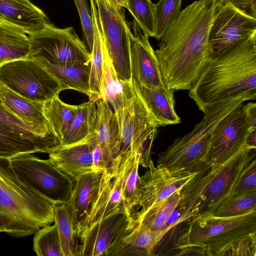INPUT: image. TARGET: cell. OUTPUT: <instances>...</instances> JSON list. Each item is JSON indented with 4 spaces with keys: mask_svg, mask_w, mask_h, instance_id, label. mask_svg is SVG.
<instances>
[{
    "mask_svg": "<svg viewBox=\"0 0 256 256\" xmlns=\"http://www.w3.org/2000/svg\"><path fill=\"white\" fill-rule=\"evenodd\" d=\"M215 0L187 6L160 40L155 51L164 86L190 90L209 60L208 37Z\"/></svg>",
    "mask_w": 256,
    "mask_h": 256,
    "instance_id": "1",
    "label": "cell"
},
{
    "mask_svg": "<svg viewBox=\"0 0 256 256\" xmlns=\"http://www.w3.org/2000/svg\"><path fill=\"white\" fill-rule=\"evenodd\" d=\"M203 113L219 102L256 98V34L210 60L189 90Z\"/></svg>",
    "mask_w": 256,
    "mask_h": 256,
    "instance_id": "2",
    "label": "cell"
},
{
    "mask_svg": "<svg viewBox=\"0 0 256 256\" xmlns=\"http://www.w3.org/2000/svg\"><path fill=\"white\" fill-rule=\"evenodd\" d=\"M256 150L244 145L221 164H204L180 190L179 203L174 212L176 226L213 215L220 203L229 196L246 164L256 157Z\"/></svg>",
    "mask_w": 256,
    "mask_h": 256,
    "instance_id": "3",
    "label": "cell"
},
{
    "mask_svg": "<svg viewBox=\"0 0 256 256\" xmlns=\"http://www.w3.org/2000/svg\"><path fill=\"white\" fill-rule=\"evenodd\" d=\"M54 205L18 178L10 158H0V232L34 234L54 222Z\"/></svg>",
    "mask_w": 256,
    "mask_h": 256,
    "instance_id": "4",
    "label": "cell"
},
{
    "mask_svg": "<svg viewBox=\"0 0 256 256\" xmlns=\"http://www.w3.org/2000/svg\"><path fill=\"white\" fill-rule=\"evenodd\" d=\"M242 98L219 102L208 108L202 120L158 154V164L173 170L196 171L205 164L213 132L228 114L244 103Z\"/></svg>",
    "mask_w": 256,
    "mask_h": 256,
    "instance_id": "5",
    "label": "cell"
},
{
    "mask_svg": "<svg viewBox=\"0 0 256 256\" xmlns=\"http://www.w3.org/2000/svg\"><path fill=\"white\" fill-rule=\"evenodd\" d=\"M122 82L123 102L115 114L120 130L121 154H139L140 164L148 168L158 126L132 82Z\"/></svg>",
    "mask_w": 256,
    "mask_h": 256,
    "instance_id": "6",
    "label": "cell"
},
{
    "mask_svg": "<svg viewBox=\"0 0 256 256\" xmlns=\"http://www.w3.org/2000/svg\"><path fill=\"white\" fill-rule=\"evenodd\" d=\"M186 223L176 248L194 246L204 248L209 256H216L228 244L256 232V210L232 217L196 218Z\"/></svg>",
    "mask_w": 256,
    "mask_h": 256,
    "instance_id": "7",
    "label": "cell"
},
{
    "mask_svg": "<svg viewBox=\"0 0 256 256\" xmlns=\"http://www.w3.org/2000/svg\"><path fill=\"white\" fill-rule=\"evenodd\" d=\"M0 82L30 100L44 102L66 88L36 60L22 58L0 66Z\"/></svg>",
    "mask_w": 256,
    "mask_h": 256,
    "instance_id": "8",
    "label": "cell"
},
{
    "mask_svg": "<svg viewBox=\"0 0 256 256\" xmlns=\"http://www.w3.org/2000/svg\"><path fill=\"white\" fill-rule=\"evenodd\" d=\"M32 154L10 158L18 178L26 185L54 204L67 203L76 180L59 170L48 160Z\"/></svg>",
    "mask_w": 256,
    "mask_h": 256,
    "instance_id": "9",
    "label": "cell"
},
{
    "mask_svg": "<svg viewBox=\"0 0 256 256\" xmlns=\"http://www.w3.org/2000/svg\"><path fill=\"white\" fill-rule=\"evenodd\" d=\"M256 34V17L232 0H215L208 37L209 60Z\"/></svg>",
    "mask_w": 256,
    "mask_h": 256,
    "instance_id": "10",
    "label": "cell"
},
{
    "mask_svg": "<svg viewBox=\"0 0 256 256\" xmlns=\"http://www.w3.org/2000/svg\"><path fill=\"white\" fill-rule=\"evenodd\" d=\"M28 34V58L51 63L90 62V52L72 27L60 28L48 23L41 30Z\"/></svg>",
    "mask_w": 256,
    "mask_h": 256,
    "instance_id": "11",
    "label": "cell"
},
{
    "mask_svg": "<svg viewBox=\"0 0 256 256\" xmlns=\"http://www.w3.org/2000/svg\"><path fill=\"white\" fill-rule=\"evenodd\" d=\"M103 42L118 78L131 82L130 38L122 8L110 0H94Z\"/></svg>",
    "mask_w": 256,
    "mask_h": 256,
    "instance_id": "12",
    "label": "cell"
},
{
    "mask_svg": "<svg viewBox=\"0 0 256 256\" xmlns=\"http://www.w3.org/2000/svg\"><path fill=\"white\" fill-rule=\"evenodd\" d=\"M148 168L140 176L139 199L134 212H144L182 190L199 170H173L160 164L155 166L152 160Z\"/></svg>",
    "mask_w": 256,
    "mask_h": 256,
    "instance_id": "13",
    "label": "cell"
},
{
    "mask_svg": "<svg viewBox=\"0 0 256 256\" xmlns=\"http://www.w3.org/2000/svg\"><path fill=\"white\" fill-rule=\"evenodd\" d=\"M248 132L242 103L215 128L205 164H221L234 156L245 145Z\"/></svg>",
    "mask_w": 256,
    "mask_h": 256,
    "instance_id": "14",
    "label": "cell"
},
{
    "mask_svg": "<svg viewBox=\"0 0 256 256\" xmlns=\"http://www.w3.org/2000/svg\"><path fill=\"white\" fill-rule=\"evenodd\" d=\"M120 176V163L111 171L102 172L98 193L86 217L77 226L78 238L94 224L113 214H128L121 192Z\"/></svg>",
    "mask_w": 256,
    "mask_h": 256,
    "instance_id": "15",
    "label": "cell"
},
{
    "mask_svg": "<svg viewBox=\"0 0 256 256\" xmlns=\"http://www.w3.org/2000/svg\"><path fill=\"white\" fill-rule=\"evenodd\" d=\"M130 218L126 213L118 212L94 224L80 236L78 256H107Z\"/></svg>",
    "mask_w": 256,
    "mask_h": 256,
    "instance_id": "16",
    "label": "cell"
},
{
    "mask_svg": "<svg viewBox=\"0 0 256 256\" xmlns=\"http://www.w3.org/2000/svg\"><path fill=\"white\" fill-rule=\"evenodd\" d=\"M132 79L150 88L165 86L155 51L149 36L142 32L134 35L128 30Z\"/></svg>",
    "mask_w": 256,
    "mask_h": 256,
    "instance_id": "17",
    "label": "cell"
},
{
    "mask_svg": "<svg viewBox=\"0 0 256 256\" xmlns=\"http://www.w3.org/2000/svg\"><path fill=\"white\" fill-rule=\"evenodd\" d=\"M0 100L8 111L32 128L38 134L61 143L44 115V102L26 99L0 82Z\"/></svg>",
    "mask_w": 256,
    "mask_h": 256,
    "instance_id": "18",
    "label": "cell"
},
{
    "mask_svg": "<svg viewBox=\"0 0 256 256\" xmlns=\"http://www.w3.org/2000/svg\"><path fill=\"white\" fill-rule=\"evenodd\" d=\"M96 105L95 133L106 166V170L111 171L119 166L122 157L118 124L116 114L102 100H96Z\"/></svg>",
    "mask_w": 256,
    "mask_h": 256,
    "instance_id": "19",
    "label": "cell"
},
{
    "mask_svg": "<svg viewBox=\"0 0 256 256\" xmlns=\"http://www.w3.org/2000/svg\"><path fill=\"white\" fill-rule=\"evenodd\" d=\"M93 134L75 144L60 145L48 154V159L59 170L75 180L82 174L94 172Z\"/></svg>",
    "mask_w": 256,
    "mask_h": 256,
    "instance_id": "20",
    "label": "cell"
},
{
    "mask_svg": "<svg viewBox=\"0 0 256 256\" xmlns=\"http://www.w3.org/2000/svg\"><path fill=\"white\" fill-rule=\"evenodd\" d=\"M162 240L160 235L130 220L108 256H151Z\"/></svg>",
    "mask_w": 256,
    "mask_h": 256,
    "instance_id": "21",
    "label": "cell"
},
{
    "mask_svg": "<svg viewBox=\"0 0 256 256\" xmlns=\"http://www.w3.org/2000/svg\"><path fill=\"white\" fill-rule=\"evenodd\" d=\"M131 82L158 126L180 122V118L175 110L174 90L166 86L158 88H148L138 84L132 79Z\"/></svg>",
    "mask_w": 256,
    "mask_h": 256,
    "instance_id": "22",
    "label": "cell"
},
{
    "mask_svg": "<svg viewBox=\"0 0 256 256\" xmlns=\"http://www.w3.org/2000/svg\"><path fill=\"white\" fill-rule=\"evenodd\" d=\"M0 16L28 34L39 31L50 23L44 12L29 0H0Z\"/></svg>",
    "mask_w": 256,
    "mask_h": 256,
    "instance_id": "23",
    "label": "cell"
},
{
    "mask_svg": "<svg viewBox=\"0 0 256 256\" xmlns=\"http://www.w3.org/2000/svg\"><path fill=\"white\" fill-rule=\"evenodd\" d=\"M34 60L55 76L66 90H76L90 98V62L51 63L42 60Z\"/></svg>",
    "mask_w": 256,
    "mask_h": 256,
    "instance_id": "24",
    "label": "cell"
},
{
    "mask_svg": "<svg viewBox=\"0 0 256 256\" xmlns=\"http://www.w3.org/2000/svg\"><path fill=\"white\" fill-rule=\"evenodd\" d=\"M28 34L20 26L0 19V66L28 58L30 53Z\"/></svg>",
    "mask_w": 256,
    "mask_h": 256,
    "instance_id": "25",
    "label": "cell"
},
{
    "mask_svg": "<svg viewBox=\"0 0 256 256\" xmlns=\"http://www.w3.org/2000/svg\"><path fill=\"white\" fill-rule=\"evenodd\" d=\"M102 174V172H88L76 180L68 203L72 208L76 226L86 217L98 193Z\"/></svg>",
    "mask_w": 256,
    "mask_h": 256,
    "instance_id": "26",
    "label": "cell"
},
{
    "mask_svg": "<svg viewBox=\"0 0 256 256\" xmlns=\"http://www.w3.org/2000/svg\"><path fill=\"white\" fill-rule=\"evenodd\" d=\"M180 190H177L144 212H134L131 214L130 220L142 224L152 231L158 234L162 240L164 237V228L178 204Z\"/></svg>",
    "mask_w": 256,
    "mask_h": 256,
    "instance_id": "27",
    "label": "cell"
},
{
    "mask_svg": "<svg viewBox=\"0 0 256 256\" xmlns=\"http://www.w3.org/2000/svg\"><path fill=\"white\" fill-rule=\"evenodd\" d=\"M122 154L120 162L121 192L128 214L130 216L136 209L139 199L140 155L138 154Z\"/></svg>",
    "mask_w": 256,
    "mask_h": 256,
    "instance_id": "28",
    "label": "cell"
},
{
    "mask_svg": "<svg viewBox=\"0 0 256 256\" xmlns=\"http://www.w3.org/2000/svg\"><path fill=\"white\" fill-rule=\"evenodd\" d=\"M92 18L94 42L90 52L89 100H97L101 98L104 46L98 23V10L94 0H90Z\"/></svg>",
    "mask_w": 256,
    "mask_h": 256,
    "instance_id": "29",
    "label": "cell"
},
{
    "mask_svg": "<svg viewBox=\"0 0 256 256\" xmlns=\"http://www.w3.org/2000/svg\"><path fill=\"white\" fill-rule=\"evenodd\" d=\"M54 212L64 256H78L80 240L70 206L68 202L56 203Z\"/></svg>",
    "mask_w": 256,
    "mask_h": 256,
    "instance_id": "30",
    "label": "cell"
},
{
    "mask_svg": "<svg viewBox=\"0 0 256 256\" xmlns=\"http://www.w3.org/2000/svg\"><path fill=\"white\" fill-rule=\"evenodd\" d=\"M96 119V100H89L78 105L77 112L61 144H75L94 134Z\"/></svg>",
    "mask_w": 256,
    "mask_h": 256,
    "instance_id": "31",
    "label": "cell"
},
{
    "mask_svg": "<svg viewBox=\"0 0 256 256\" xmlns=\"http://www.w3.org/2000/svg\"><path fill=\"white\" fill-rule=\"evenodd\" d=\"M44 110L52 129L62 142L77 112L78 106L67 104L56 95L44 102Z\"/></svg>",
    "mask_w": 256,
    "mask_h": 256,
    "instance_id": "32",
    "label": "cell"
},
{
    "mask_svg": "<svg viewBox=\"0 0 256 256\" xmlns=\"http://www.w3.org/2000/svg\"><path fill=\"white\" fill-rule=\"evenodd\" d=\"M100 99L114 114L121 107L124 100L123 82L118 78L104 46Z\"/></svg>",
    "mask_w": 256,
    "mask_h": 256,
    "instance_id": "33",
    "label": "cell"
},
{
    "mask_svg": "<svg viewBox=\"0 0 256 256\" xmlns=\"http://www.w3.org/2000/svg\"><path fill=\"white\" fill-rule=\"evenodd\" d=\"M0 128L10 134L41 144L48 148L50 152L61 144L60 142L38 134L32 128L8 111L0 100Z\"/></svg>",
    "mask_w": 256,
    "mask_h": 256,
    "instance_id": "34",
    "label": "cell"
},
{
    "mask_svg": "<svg viewBox=\"0 0 256 256\" xmlns=\"http://www.w3.org/2000/svg\"><path fill=\"white\" fill-rule=\"evenodd\" d=\"M49 152L50 150L41 144L0 128V158H11L23 154Z\"/></svg>",
    "mask_w": 256,
    "mask_h": 256,
    "instance_id": "35",
    "label": "cell"
},
{
    "mask_svg": "<svg viewBox=\"0 0 256 256\" xmlns=\"http://www.w3.org/2000/svg\"><path fill=\"white\" fill-rule=\"evenodd\" d=\"M182 0H160L154 4V36L160 40L181 12Z\"/></svg>",
    "mask_w": 256,
    "mask_h": 256,
    "instance_id": "36",
    "label": "cell"
},
{
    "mask_svg": "<svg viewBox=\"0 0 256 256\" xmlns=\"http://www.w3.org/2000/svg\"><path fill=\"white\" fill-rule=\"evenodd\" d=\"M254 210H256V190L228 197L220 203L213 215L218 217H232Z\"/></svg>",
    "mask_w": 256,
    "mask_h": 256,
    "instance_id": "37",
    "label": "cell"
},
{
    "mask_svg": "<svg viewBox=\"0 0 256 256\" xmlns=\"http://www.w3.org/2000/svg\"><path fill=\"white\" fill-rule=\"evenodd\" d=\"M33 244L38 256H64L55 224L38 230L34 234Z\"/></svg>",
    "mask_w": 256,
    "mask_h": 256,
    "instance_id": "38",
    "label": "cell"
},
{
    "mask_svg": "<svg viewBox=\"0 0 256 256\" xmlns=\"http://www.w3.org/2000/svg\"><path fill=\"white\" fill-rule=\"evenodd\" d=\"M126 8L144 34L154 36V4L150 0H126Z\"/></svg>",
    "mask_w": 256,
    "mask_h": 256,
    "instance_id": "39",
    "label": "cell"
},
{
    "mask_svg": "<svg viewBox=\"0 0 256 256\" xmlns=\"http://www.w3.org/2000/svg\"><path fill=\"white\" fill-rule=\"evenodd\" d=\"M256 190V159L254 157L244 166L229 196H240Z\"/></svg>",
    "mask_w": 256,
    "mask_h": 256,
    "instance_id": "40",
    "label": "cell"
},
{
    "mask_svg": "<svg viewBox=\"0 0 256 256\" xmlns=\"http://www.w3.org/2000/svg\"><path fill=\"white\" fill-rule=\"evenodd\" d=\"M256 256V232L243 237L223 248L216 256Z\"/></svg>",
    "mask_w": 256,
    "mask_h": 256,
    "instance_id": "41",
    "label": "cell"
},
{
    "mask_svg": "<svg viewBox=\"0 0 256 256\" xmlns=\"http://www.w3.org/2000/svg\"><path fill=\"white\" fill-rule=\"evenodd\" d=\"M78 12L83 32L84 34L90 53L94 42V32L91 12L86 0H74Z\"/></svg>",
    "mask_w": 256,
    "mask_h": 256,
    "instance_id": "42",
    "label": "cell"
},
{
    "mask_svg": "<svg viewBox=\"0 0 256 256\" xmlns=\"http://www.w3.org/2000/svg\"><path fill=\"white\" fill-rule=\"evenodd\" d=\"M92 156L94 172H102L104 170L106 169V166L96 133L93 134L92 138Z\"/></svg>",
    "mask_w": 256,
    "mask_h": 256,
    "instance_id": "43",
    "label": "cell"
},
{
    "mask_svg": "<svg viewBox=\"0 0 256 256\" xmlns=\"http://www.w3.org/2000/svg\"><path fill=\"white\" fill-rule=\"evenodd\" d=\"M248 132L256 130V104L249 102L243 104Z\"/></svg>",
    "mask_w": 256,
    "mask_h": 256,
    "instance_id": "44",
    "label": "cell"
},
{
    "mask_svg": "<svg viewBox=\"0 0 256 256\" xmlns=\"http://www.w3.org/2000/svg\"><path fill=\"white\" fill-rule=\"evenodd\" d=\"M176 256H208L206 251L201 247L188 246L178 248Z\"/></svg>",
    "mask_w": 256,
    "mask_h": 256,
    "instance_id": "45",
    "label": "cell"
},
{
    "mask_svg": "<svg viewBox=\"0 0 256 256\" xmlns=\"http://www.w3.org/2000/svg\"><path fill=\"white\" fill-rule=\"evenodd\" d=\"M233 2L252 16L256 17V0H232Z\"/></svg>",
    "mask_w": 256,
    "mask_h": 256,
    "instance_id": "46",
    "label": "cell"
},
{
    "mask_svg": "<svg viewBox=\"0 0 256 256\" xmlns=\"http://www.w3.org/2000/svg\"><path fill=\"white\" fill-rule=\"evenodd\" d=\"M245 146L256 148V130L248 133L246 139Z\"/></svg>",
    "mask_w": 256,
    "mask_h": 256,
    "instance_id": "47",
    "label": "cell"
},
{
    "mask_svg": "<svg viewBox=\"0 0 256 256\" xmlns=\"http://www.w3.org/2000/svg\"><path fill=\"white\" fill-rule=\"evenodd\" d=\"M116 6L120 8H127L126 0H110Z\"/></svg>",
    "mask_w": 256,
    "mask_h": 256,
    "instance_id": "48",
    "label": "cell"
},
{
    "mask_svg": "<svg viewBox=\"0 0 256 256\" xmlns=\"http://www.w3.org/2000/svg\"><path fill=\"white\" fill-rule=\"evenodd\" d=\"M0 19H2V18L0 16Z\"/></svg>",
    "mask_w": 256,
    "mask_h": 256,
    "instance_id": "49",
    "label": "cell"
}]
</instances>
